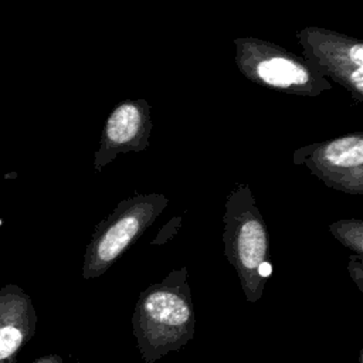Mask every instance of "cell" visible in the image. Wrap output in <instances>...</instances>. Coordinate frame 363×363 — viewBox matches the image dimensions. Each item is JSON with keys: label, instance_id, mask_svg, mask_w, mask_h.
Wrapping results in <instances>:
<instances>
[{"label": "cell", "instance_id": "1", "mask_svg": "<svg viewBox=\"0 0 363 363\" xmlns=\"http://www.w3.org/2000/svg\"><path fill=\"white\" fill-rule=\"evenodd\" d=\"M132 330L143 363H156L193 339L196 316L184 267L140 292Z\"/></svg>", "mask_w": 363, "mask_h": 363}, {"label": "cell", "instance_id": "2", "mask_svg": "<svg viewBox=\"0 0 363 363\" xmlns=\"http://www.w3.org/2000/svg\"><path fill=\"white\" fill-rule=\"evenodd\" d=\"M223 224L225 258L237 272L245 299L255 303L264 294L272 265L267 224L248 184L237 183L230 190Z\"/></svg>", "mask_w": 363, "mask_h": 363}, {"label": "cell", "instance_id": "3", "mask_svg": "<svg viewBox=\"0 0 363 363\" xmlns=\"http://www.w3.org/2000/svg\"><path fill=\"white\" fill-rule=\"evenodd\" d=\"M235 65L251 82L298 96H319L332 89L328 78L286 48L257 37H237Z\"/></svg>", "mask_w": 363, "mask_h": 363}, {"label": "cell", "instance_id": "4", "mask_svg": "<svg viewBox=\"0 0 363 363\" xmlns=\"http://www.w3.org/2000/svg\"><path fill=\"white\" fill-rule=\"evenodd\" d=\"M167 204L169 199L162 193L135 194L121 200L94 230L84 255L82 278L92 279L105 274L155 223Z\"/></svg>", "mask_w": 363, "mask_h": 363}, {"label": "cell", "instance_id": "5", "mask_svg": "<svg viewBox=\"0 0 363 363\" xmlns=\"http://www.w3.org/2000/svg\"><path fill=\"white\" fill-rule=\"evenodd\" d=\"M303 58L322 77L363 102V43L330 28L308 26L295 33Z\"/></svg>", "mask_w": 363, "mask_h": 363}, {"label": "cell", "instance_id": "6", "mask_svg": "<svg viewBox=\"0 0 363 363\" xmlns=\"http://www.w3.org/2000/svg\"><path fill=\"white\" fill-rule=\"evenodd\" d=\"M292 162L306 167L333 190L354 196L363 194L362 130L298 147L292 155Z\"/></svg>", "mask_w": 363, "mask_h": 363}, {"label": "cell", "instance_id": "7", "mask_svg": "<svg viewBox=\"0 0 363 363\" xmlns=\"http://www.w3.org/2000/svg\"><path fill=\"white\" fill-rule=\"evenodd\" d=\"M150 105L143 98L123 99L113 106L102 129L94 156V170L102 172L122 153H139L149 147L152 133Z\"/></svg>", "mask_w": 363, "mask_h": 363}, {"label": "cell", "instance_id": "8", "mask_svg": "<svg viewBox=\"0 0 363 363\" xmlns=\"http://www.w3.org/2000/svg\"><path fill=\"white\" fill-rule=\"evenodd\" d=\"M37 313L31 298L18 286L0 291V363H14L23 346L33 337Z\"/></svg>", "mask_w": 363, "mask_h": 363}, {"label": "cell", "instance_id": "9", "mask_svg": "<svg viewBox=\"0 0 363 363\" xmlns=\"http://www.w3.org/2000/svg\"><path fill=\"white\" fill-rule=\"evenodd\" d=\"M330 234L352 250L356 255L363 257V221L359 218L337 220L329 225Z\"/></svg>", "mask_w": 363, "mask_h": 363}, {"label": "cell", "instance_id": "10", "mask_svg": "<svg viewBox=\"0 0 363 363\" xmlns=\"http://www.w3.org/2000/svg\"><path fill=\"white\" fill-rule=\"evenodd\" d=\"M347 271L350 278L357 285L359 291L363 292V259L359 255H352L347 262Z\"/></svg>", "mask_w": 363, "mask_h": 363}, {"label": "cell", "instance_id": "11", "mask_svg": "<svg viewBox=\"0 0 363 363\" xmlns=\"http://www.w3.org/2000/svg\"><path fill=\"white\" fill-rule=\"evenodd\" d=\"M180 221H182L180 217H174L170 223H167V224L162 228V231H160V233L157 234V237L152 241V244H163V242L169 241V240L174 235V233L177 231Z\"/></svg>", "mask_w": 363, "mask_h": 363}, {"label": "cell", "instance_id": "12", "mask_svg": "<svg viewBox=\"0 0 363 363\" xmlns=\"http://www.w3.org/2000/svg\"><path fill=\"white\" fill-rule=\"evenodd\" d=\"M33 363H62V359L58 354H45L43 357L35 359Z\"/></svg>", "mask_w": 363, "mask_h": 363}]
</instances>
